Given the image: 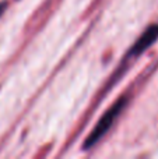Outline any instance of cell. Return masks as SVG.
I'll list each match as a JSON object with an SVG mask.
<instances>
[{
    "label": "cell",
    "mask_w": 158,
    "mask_h": 159,
    "mask_svg": "<svg viewBox=\"0 0 158 159\" xmlns=\"http://www.w3.org/2000/svg\"><path fill=\"white\" fill-rule=\"evenodd\" d=\"M128 102H129V95H122L112 103V106H109L108 109L105 110V113L101 116V119L95 123L94 129L87 135L86 141H84V144H83V149L92 148L98 141H101L105 137V134L112 129L115 121L122 115L123 109L128 106Z\"/></svg>",
    "instance_id": "1"
},
{
    "label": "cell",
    "mask_w": 158,
    "mask_h": 159,
    "mask_svg": "<svg viewBox=\"0 0 158 159\" xmlns=\"http://www.w3.org/2000/svg\"><path fill=\"white\" fill-rule=\"evenodd\" d=\"M158 39V24H151L150 27H147L143 34L136 39L133 45L130 46L129 52L126 53L125 59H136L140 55L146 52L154 42H157Z\"/></svg>",
    "instance_id": "2"
},
{
    "label": "cell",
    "mask_w": 158,
    "mask_h": 159,
    "mask_svg": "<svg viewBox=\"0 0 158 159\" xmlns=\"http://www.w3.org/2000/svg\"><path fill=\"white\" fill-rule=\"evenodd\" d=\"M7 8V2H0V17L3 16V13L6 11Z\"/></svg>",
    "instance_id": "3"
}]
</instances>
